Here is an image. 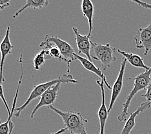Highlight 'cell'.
I'll list each match as a JSON object with an SVG mask.
<instances>
[{
    "mask_svg": "<svg viewBox=\"0 0 151 134\" xmlns=\"http://www.w3.org/2000/svg\"><path fill=\"white\" fill-rule=\"evenodd\" d=\"M58 82L76 84L78 83V81L76 80L73 75L70 74H63L62 76L58 77L57 79H55V80L35 85L25 103H23V105L20 106V107L16 108L15 116L16 118H19L22 112L27 108V106L30 104V102L32 101L34 99L40 97L50 87L58 84Z\"/></svg>",
    "mask_w": 151,
    "mask_h": 134,
    "instance_id": "2",
    "label": "cell"
},
{
    "mask_svg": "<svg viewBox=\"0 0 151 134\" xmlns=\"http://www.w3.org/2000/svg\"><path fill=\"white\" fill-rule=\"evenodd\" d=\"M49 4V1L47 0H27L26 1L25 5H24L22 9L18 10L15 14L14 15L13 18H16L17 16H18L20 13H22L25 9L31 8L32 9H41L43 6H46Z\"/></svg>",
    "mask_w": 151,
    "mask_h": 134,
    "instance_id": "17",
    "label": "cell"
},
{
    "mask_svg": "<svg viewBox=\"0 0 151 134\" xmlns=\"http://www.w3.org/2000/svg\"><path fill=\"white\" fill-rule=\"evenodd\" d=\"M47 56H48L47 52L45 50H43V49L41 50L38 54H37L36 55L34 56L32 60L34 71L39 70L41 68V67H42L45 64V61L47 59H49L47 57Z\"/></svg>",
    "mask_w": 151,
    "mask_h": 134,
    "instance_id": "18",
    "label": "cell"
},
{
    "mask_svg": "<svg viewBox=\"0 0 151 134\" xmlns=\"http://www.w3.org/2000/svg\"><path fill=\"white\" fill-rule=\"evenodd\" d=\"M93 54H91L92 59L101 62L103 70H107L111 67V63L116 60L114 56L115 48L107 43L105 44H98L92 42V50Z\"/></svg>",
    "mask_w": 151,
    "mask_h": 134,
    "instance_id": "4",
    "label": "cell"
},
{
    "mask_svg": "<svg viewBox=\"0 0 151 134\" xmlns=\"http://www.w3.org/2000/svg\"><path fill=\"white\" fill-rule=\"evenodd\" d=\"M132 1L135 3H137V4H138L139 6H142V7H143V8L151 10V5L148 4V3H145V2H142V1Z\"/></svg>",
    "mask_w": 151,
    "mask_h": 134,
    "instance_id": "21",
    "label": "cell"
},
{
    "mask_svg": "<svg viewBox=\"0 0 151 134\" xmlns=\"http://www.w3.org/2000/svg\"><path fill=\"white\" fill-rule=\"evenodd\" d=\"M67 129L64 128H62V129H60V130H58V132H54V133H50V134H62L63 133H65V132H66Z\"/></svg>",
    "mask_w": 151,
    "mask_h": 134,
    "instance_id": "23",
    "label": "cell"
},
{
    "mask_svg": "<svg viewBox=\"0 0 151 134\" xmlns=\"http://www.w3.org/2000/svg\"><path fill=\"white\" fill-rule=\"evenodd\" d=\"M150 77L151 67L149 70H147L145 72L141 73L134 78H129L130 80H131L134 81V87L132 90L129 92L125 102L123 104L122 112L121 114L118 117V120L119 121H125L126 119H127V116L129 115L128 110L132 99L138 92L143 90H145V89L147 90V87H148V86L151 82Z\"/></svg>",
    "mask_w": 151,
    "mask_h": 134,
    "instance_id": "3",
    "label": "cell"
},
{
    "mask_svg": "<svg viewBox=\"0 0 151 134\" xmlns=\"http://www.w3.org/2000/svg\"><path fill=\"white\" fill-rule=\"evenodd\" d=\"M61 85V82H58V84L50 87L41 96L39 102L33 109V111L30 115V118L32 119L36 112L43 106H47L48 107V106H51L53 104L58 97V92L60 90Z\"/></svg>",
    "mask_w": 151,
    "mask_h": 134,
    "instance_id": "8",
    "label": "cell"
},
{
    "mask_svg": "<svg viewBox=\"0 0 151 134\" xmlns=\"http://www.w3.org/2000/svg\"><path fill=\"white\" fill-rule=\"evenodd\" d=\"M127 63V61L126 60L125 58L123 57L122 63L120 64V68L117 78H116L114 83L113 85V87H112L111 101H110L109 106L108 108L109 114L112 110L113 107H114V105L115 104V102L117 100L120 93H121L122 90L123 85V79H124Z\"/></svg>",
    "mask_w": 151,
    "mask_h": 134,
    "instance_id": "7",
    "label": "cell"
},
{
    "mask_svg": "<svg viewBox=\"0 0 151 134\" xmlns=\"http://www.w3.org/2000/svg\"><path fill=\"white\" fill-rule=\"evenodd\" d=\"M134 40L136 49H144V56H147L151 49V22L146 27L138 29Z\"/></svg>",
    "mask_w": 151,
    "mask_h": 134,
    "instance_id": "6",
    "label": "cell"
},
{
    "mask_svg": "<svg viewBox=\"0 0 151 134\" xmlns=\"http://www.w3.org/2000/svg\"><path fill=\"white\" fill-rule=\"evenodd\" d=\"M74 56L75 57L76 60H78L80 61V63L82 64V66H83L85 69L98 75L99 77H100L101 79V81L104 82L105 85L107 87V88L109 89V90H112L111 86L109 85V83L107 80V78H106V76L104 75V74L103 73V72L99 69V68L95 66L94 64L92 63V61H89L88 59H87V58H85L83 57L79 56L78 54L76 53L74 54Z\"/></svg>",
    "mask_w": 151,
    "mask_h": 134,
    "instance_id": "14",
    "label": "cell"
},
{
    "mask_svg": "<svg viewBox=\"0 0 151 134\" xmlns=\"http://www.w3.org/2000/svg\"><path fill=\"white\" fill-rule=\"evenodd\" d=\"M45 40L54 44L59 49L63 58V61L66 63L67 64V72H69L70 64L72 62L76 60L74 56L75 52L73 48L67 41L62 40L57 36H50L49 35H47L45 37Z\"/></svg>",
    "mask_w": 151,
    "mask_h": 134,
    "instance_id": "5",
    "label": "cell"
},
{
    "mask_svg": "<svg viewBox=\"0 0 151 134\" xmlns=\"http://www.w3.org/2000/svg\"><path fill=\"white\" fill-rule=\"evenodd\" d=\"M118 52L120 54L126 59L127 62L132 65V66L136 67V68H141L145 69L146 71L149 70L150 69L149 67L147 66V65L144 63V61L142 57H141L138 55H136L132 53H127L125 52V51L121 50L120 49H118L117 50Z\"/></svg>",
    "mask_w": 151,
    "mask_h": 134,
    "instance_id": "16",
    "label": "cell"
},
{
    "mask_svg": "<svg viewBox=\"0 0 151 134\" xmlns=\"http://www.w3.org/2000/svg\"><path fill=\"white\" fill-rule=\"evenodd\" d=\"M81 12L83 16L87 19L88 24V33L87 36L91 38L92 32L93 30V16L94 6L90 0H83L81 1Z\"/></svg>",
    "mask_w": 151,
    "mask_h": 134,
    "instance_id": "15",
    "label": "cell"
},
{
    "mask_svg": "<svg viewBox=\"0 0 151 134\" xmlns=\"http://www.w3.org/2000/svg\"><path fill=\"white\" fill-rule=\"evenodd\" d=\"M73 30L76 36V43L78 47V53L84 54L87 57V59L92 61V59L91 52L92 47V41L91 40V38L87 35H81L78 32V30L76 27H74Z\"/></svg>",
    "mask_w": 151,
    "mask_h": 134,
    "instance_id": "9",
    "label": "cell"
},
{
    "mask_svg": "<svg viewBox=\"0 0 151 134\" xmlns=\"http://www.w3.org/2000/svg\"><path fill=\"white\" fill-rule=\"evenodd\" d=\"M10 30L11 28L8 27L6 30V33L4 38L3 39L1 43H0V53H1V62H0V83L5 81V78L3 77V66H4L6 56L11 54L13 49V45L10 39Z\"/></svg>",
    "mask_w": 151,
    "mask_h": 134,
    "instance_id": "10",
    "label": "cell"
},
{
    "mask_svg": "<svg viewBox=\"0 0 151 134\" xmlns=\"http://www.w3.org/2000/svg\"><path fill=\"white\" fill-rule=\"evenodd\" d=\"M48 108L61 117L65 128L70 134H88L86 131V124L88 123V120L83 118L80 112H63L52 105L48 106Z\"/></svg>",
    "mask_w": 151,
    "mask_h": 134,
    "instance_id": "1",
    "label": "cell"
},
{
    "mask_svg": "<svg viewBox=\"0 0 151 134\" xmlns=\"http://www.w3.org/2000/svg\"><path fill=\"white\" fill-rule=\"evenodd\" d=\"M150 106L151 102L149 101H145L142 103L136 111L130 113L129 118L127 119L125 125L123 126L120 134H130L131 133L134 127L135 126V120L136 117L139 113L145 112L147 110H149L150 108Z\"/></svg>",
    "mask_w": 151,
    "mask_h": 134,
    "instance_id": "13",
    "label": "cell"
},
{
    "mask_svg": "<svg viewBox=\"0 0 151 134\" xmlns=\"http://www.w3.org/2000/svg\"><path fill=\"white\" fill-rule=\"evenodd\" d=\"M96 84L99 86L101 90V102L100 107H99L98 112V116L99 121V126H100V130H99V134H105V128L106 122L108 118L109 113L108 108H107L105 103V92L104 88V82L101 80H96Z\"/></svg>",
    "mask_w": 151,
    "mask_h": 134,
    "instance_id": "12",
    "label": "cell"
},
{
    "mask_svg": "<svg viewBox=\"0 0 151 134\" xmlns=\"http://www.w3.org/2000/svg\"><path fill=\"white\" fill-rule=\"evenodd\" d=\"M18 62L20 64V67H21V76H20L18 84V87H17L16 92L15 94L14 98V101L12 102V109L11 110V114H10L8 117V119L6 120V121L5 123H1L0 121V134H9L10 132V124L12 122L11 119L13 115V113H14L16 110V102L17 99H18V96L19 94V91L20 87H21L22 82V79H23V56L22 55H20V57L18 59Z\"/></svg>",
    "mask_w": 151,
    "mask_h": 134,
    "instance_id": "11",
    "label": "cell"
},
{
    "mask_svg": "<svg viewBox=\"0 0 151 134\" xmlns=\"http://www.w3.org/2000/svg\"><path fill=\"white\" fill-rule=\"evenodd\" d=\"M142 96L147 99V101L151 102V82L147 87L145 94L142 95Z\"/></svg>",
    "mask_w": 151,
    "mask_h": 134,
    "instance_id": "20",
    "label": "cell"
},
{
    "mask_svg": "<svg viewBox=\"0 0 151 134\" xmlns=\"http://www.w3.org/2000/svg\"><path fill=\"white\" fill-rule=\"evenodd\" d=\"M10 5L9 0H0V11Z\"/></svg>",
    "mask_w": 151,
    "mask_h": 134,
    "instance_id": "22",
    "label": "cell"
},
{
    "mask_svg": "<svg viewBox=\"0 0 151 134\" xmlns=\"http://www.w3.org/2000/svg\"><path fill=\"white\" fill-rule=\"evenodd\" d=\"M14 127V125L12 122H11V124H10V132H9V134H11L12 133V130H13Z\"/></svg>",
    "mask_w": 151,
    "mask_h": 134,
    "instance_id": "24",
    "label": "cell"
},
{
    "mask_svg": "<svg viewBox=\"0 0 151 134\" xmlns=\"http://www.w3.org/2000/svg\"><path fill=\"white\" fill-rule=\"evenodd\" d=\"M0 99H1V100L3 102V103H4L6 110H7V112H8V115H9L10 114H11V111H10V109H9V105L7 104V102H6V99L5 98L4 93H3V87H2V84H1V83H0Z\"/></svg>",
    "mask_w": 151,
    "mask_h": 134,
    "instance_id": "19",
    "label": "cell"
}]
</instances>
